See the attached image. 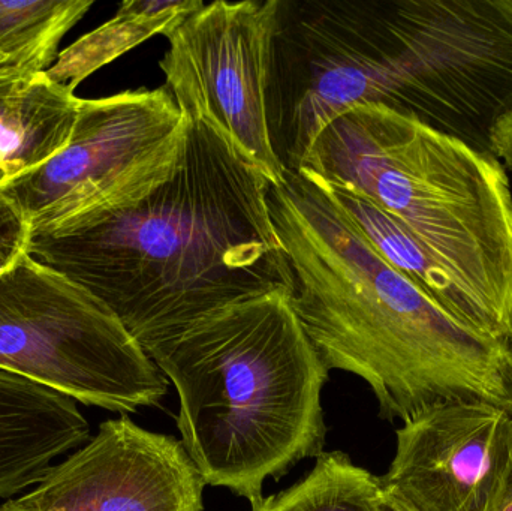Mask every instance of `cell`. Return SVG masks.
<instances>
[{"instance_id":"e0dca14e","label":"cell","mask_w":512,"mask_h":511,"mask_svg":"<svg viewBox=\"0 0 512 511\" xmlns=\"http://www.w3.org/2000/svg\"><path fill=\"white\" fill-rule=\"evenodd\" d=\"M490 149L504 167L512 171V111L502 117L493 128Z\"/></svg>"},{"instance_id":"5bb4252c","label":"cell","mask_w":512,"mask_h":511,"mask_svg":"<svg viewBox=\"0 0 512 511\" xmlns=\"http://www.w3.org/2000/svg\"><path fill=\"white\" fill-rule=\"evenodd\" d=\"M93 0H0V71H48Z\"/></svg>"},{"instance_id":"8992f818","label":"cell","mask_w":512,"mask_h":511,"mask_svg":"<svg viewBox=\"0 0 512 511\" xmlns=\"http://www.w3.org/2000/svg\"><path fill=\"white\" fill-rule=\"evenodd\" d=\"M189 123L165 86L80 99L65 149L5 192L23 210L32 237L93 227L170 179Z\"/></svg>"},{"instance_id":"ac0fdd59","label":"cell","mask_w":512,"mask_h":511,"mask_svg":"<svg viewBox=\"0 0 512 511\" xmlns=\"http://www.w3.org/2000/svg\"><path fill=\"white\" fill-rule=\"evenodd\" d=\"M378 511H417V510L409 509L408 506H405V504L400 503L399 500H396V498L391 497V495L388 494V492H385L384 489H382L381 498H379Z\"/></svg>"},{"instance_id":"2e32d148","label":"cell","mask_w":512,"mask_h":511,"mask_svg":"<svg viewBox=\"0 0 512 511\" xmlns=\"http://www.w3.org/2000/svg\"><path fill=\"white\" fill-rule=\"evenodd\" d=\"M32 231L23 210L0 191V275L14 266L24 254H27Z\"/></svg>"},{"instance_id":"52a82bcc","label":"cell","mask_w":512,"mask_h":511,"mask_svg":"<svg viewBox=\"0 0 512 511\" xmlns=\"http://www.w3.org/2000/svg\"><path fill=\"white\" fill-rule=\"evenodd\" d=\"M280 0L204 3L164 33L159 62L183 116L221 132L270 185L285 179L268 123Z\"/></svg>"},{"instance_id":"3957f363","label":"cell","mask_w":512,"mask_h":511,"mask_svg":"<svg viewBox=\"0 0 512 511\" xmlns=\"http://www.w3.org/2000/svg\"><path fill=\"white\" fill-rule=\"evenodd\" d=\"M176 387L177 428L206 485L249 503L324 450L330 369L279 287L215 309L147 351Z\"/></svg>"},{"instance_id":"4fadbf2b","label":"cell","mask_w":512,"mask_h":511,"mask_svg":"<svg viewBox=\"0 0 512 511\" xmlns=\"http://www.w3.org/2000/svg\"><path fill=\"white\" fill-rule=\"evenodd\" d=\"M201 0H128L111 20L59 53L48 69L51 80L74 92L102 66L155 35H164L174 23L197 11Z\"/></svg>"},{"instance_id":"277c9868","label":"cell","mask_w":512,"mask_h":511,"mask_svg":"<svg viewBox=\"0 0 512 511\" xmlns=\"http://www.w3.org/2000/svg\"><path fill=\"white\" fill-rule=\"evenodd\" d=\"M402 222L480 306L490 338L512 342V191L493 153L382 105L328 123L300 167Z\"/></svg>"},{"instance_id":"ffe728a7","label":"cell","mask_w":512,"mask_h":511,"mask_svg":"<svg viewBox=\"0 0 512 511\" xmlns=\"http://www.w3.org/2000/svg\"><path fill=\"white\" fill-rule=\"evenodd\" d=\"M0 511H23V510L18 509V507L15 506V504L12 503L11 500H9V501H5V503H3L2 506H0Z\"/></svg>"},{"instance_id":"ba28073f","label":"cell","mask_w":512,"mask_h":511,"mask_svg":"<svg viewBox=\"0 0 512 511\" xmlns=\"http://www.w3.org/2000/svg\"><path fill=\"white\" fill-rule=\"evenodd\" d=\"M204 486L182 441L123 414L11 501L23 511H203Z\"/></svg>"},{"instance_id":"5b68a950","label":"cell","mask_w":512,"mask_h":511,"mask_svg":"<svg viewBox=\"0 0 512 511\" xmlns=\"http://www.w3.org/2000/svg\"><path fill=\"white\" fill-rule=\"evenodd\" d=\"M0 369L123 414L158 405L168 390L98 297L29 254L0 275Z\"/></svg>"},{"instance_id":"d6986e66","label":"cell","mask_w":512,"mask_h":511,"mask_svg":"<svg viewBox=\"0 0 512 511\" xmlns=\"http://www.w3.org/2000/svg\"><path fill=\"white\" fill-rule=\"evenodd\" d=\"M487 511H512V479L507 488L499 495L498 500Z\"/></svg>"},{"instance_id":"30bf717a","label":"cell","mask_w":512,"mask_h":511,"mask_svg":"<svg viewBox=\"0 0 512 511\" xmlns=\"http://www.w3.org/2000/svg\"><path fill=\"white\" fill-rule=\"evenodd\" d=\"M90 440L77 402L0 369V498L35 488L54 461Z\"/></svg>"},{"instance_id":"9c48e42d","label":"cell","mask_w":512,"mask_h":511,"mask_svg":"<svg viewBox=\"0 0 512 511\" xmlns=\"http://www.w3.org/2000/svg\"><path fill=\"white\" fill-rule=\"evenodd\" d=\"M382 489L417 511H487L512 479V416L483 402L436 405L397 429Z\"/></svg>"},{"instance_id":"6da1fadb","label":"cell","mask_w":512,"mask_h":511,"mask_svg":"<svg viewBox=\"0 0 512 511\" xmlns=\"http://www.w3.org/2000/svg\"><path fill=\"white\" fill-rule=\"evenodd\" d=\"M27 254L98 297L146 353L215 309L292 290L268 180L198 120L179 167L146 200L84 230L32 237Z\"/></svg>"},{"instance_id":"7c38bea8","label":"cell","mask_w":512,"mask_h":511,"mask_svg":"<svg viewBox=\"0 0 512 511\" xmlns=\"http://www.w3.org/2000/svg\"><path fill=\"white\" fill-rule=\"evenodd\" d=\"M316 180L391 267L457 323L490 338L486 318L471 294L402 222L354 189Z\"/></svg>"},{"instance_id":"7a4b0ae2","label":"cell","mask_w":512,"mask_h":511,"mask_svg":"<svg viewBox=\"0 0 512 511\" xmlns=\"http://www.w3.org/2000/svg\"><path fill=\"white\" fill-rule=\"evenodd\" d=\"M268 207L292 299L328 369L363 378L382 419L483 402L512 416V342L462 326L391 267L327 189L286 171Z\"/></svg>"},{"instance_id":"9a60e30c","label":"cell","mask_w":512,"mask_h":511,"mask_svg":"<svg viewBox=\"0 0 512 511\" xmlns=\"http://www.w3.org/2000/svg\"><path fill=\"white\" fill-rule=\"evenodd\" d=\"M381 492V477L345 453H322L304 479L262 498L252 511H378Z\"/></svg>"},{"instance_id":"8fae6325","label":"cell","mask_w":512,"mask_h":511,"mask_svg":"<svg viewBox=\"0 0 512 511\" xmlns=\"http://www.w3.org/2000/svg\"><path fill=\"white\" fill-rule=\"evenodd\" d=\"M78 102L47 71H0V191L65 149Z\"/></svg>"}]
</instances>
